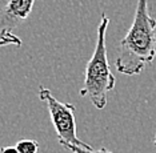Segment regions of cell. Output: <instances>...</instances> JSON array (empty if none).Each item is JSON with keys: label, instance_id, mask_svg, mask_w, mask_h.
Here are the masks:
<instances>
[{"label": "cell", "instance_id": "1", "mask_svg": "<svg viewBox=\"0 0 156 153\" xmlns=\"http://www.w3.org/2000/svg\"><path fill=\"white\" fill-rule=\"evenodd\" d=\"M156 56V19L148 12V0H137L129 31L120 41L116 69L127 76L141 73Z\"/></svg>", "mask_w": 156, "mask_h": 153}, {"label": "cell", "instance_id": "2", "mask_svg": "<svg viewBox=\"0 0 156 153\" xmlns=\"http://www.w3.org/2000/svg\"><path fill=\"white\" fill-rule=\"evenodd\" d=\"M109 19L105 13H101V20L98 27V41L91 59L88 60L84 71V84L80 89V96L88 97L95 108L103 109L107 105V95L113 91L116 79L111 72L105 48V32Z\"/></svg>", "mask_w": 156, "mask_h": 153}, {"label": "cell", "instance_id": "3", "mask_svg": "<svg viewBox=\"0 0 156 153\" xmlns=\"http://www.w3.org/2000/svg\"><path fill=\"white\" fill-rule=\"evenodd\" d=\"M39 100L47 106L49 117H51L52 125L55 128L56 136L60 145H75L84 149H94L91 145L81 141L76 134V120H75V112L76 108L72 104L63 103L58 100L48 88L40 85L39 87Z\"/></svg>", "mask_w": 156, "mask_h": 153}, {"label": "cell", "instance_id": "4", "mask_svg": "<svg viewBox=\"0 0 156 153\" xmlns=\"http://www.w3.org/2000/svg\"><path fill=\"white\" fill-rule=\"evenodd\" d=\"M36 0H8L0 9V32L12 31L31 15Z\"/></svg>", "mask_w": 156, "mask_h": 153}, {"label": "cell", "instance_id": "5", "mask_svg": "<svg viewBox=\"0 0 156 153\" xmlns=\"http://www.w3.org/2000/svg\"><path fill=\"white\" fill-rule=\"evenodd\" d=\"M16 148L19 153H37L39 151V143L36 140L31 138H24L16 143Z\"/></svg>", "mask_w": 156, "mask_h": 153}, {"label": "cell", "instance_id": "6", "mask_svg": "<svg viewBox=\"0 0 156 153\" xmlns=\"http://www.w3.org/2000/svg\"><path fill=\"white\" fill-rule=\"evenodd\" d=\"M4 45H22V39L13 35L11 31H2L0 32V47Z\"/></svg>", "mask_w": 156, "mask_h": 153}, {"label": "cell", "instance_id": "7", "mask_svg": "<svg viewBox=\"0 0 156 153\" xmlns=\"http://www.w3.org/2000/svg\"><path fill=\"white\" fill-rule=\"evenodd\" d=\"M63 148H66L67 151H69L71 153H112L105 148H100V149H84L80 147H75V145H64Z\"/></svg>", "mask_w": 156, "mask_h": 153}, {"label": "cell", "instance_id": "8", "mask_svg": "<svg viewBox=\"0 0 156 153\" xmlns=\"http://www.w3.org/2000/svg\"><path fill=\"white\" fill-rule=\"evenodd\" d=\"M0 153H19L16 147H3L0 148Z\"/></svg>", "mask_w": 156, "mask_h": 153}, {"label": "cell", "instance_id": "9", "mask_svg": "<svg viewBox=\"0 0 156 153\" xmlns=\"http://www.w3.org/2000/svg\"><path fill=\"white\" fill-rule=\"evenodd\" d=\"M154 145H156V134H155V138H154Z\"/></svg>", "mask_w": 156, "mask_h": 153}]
</instances>
